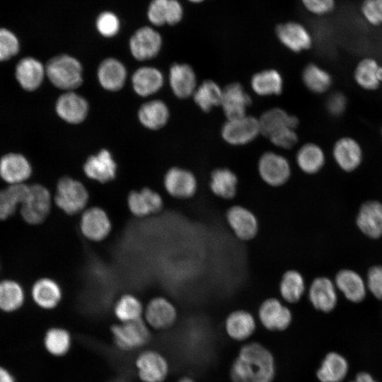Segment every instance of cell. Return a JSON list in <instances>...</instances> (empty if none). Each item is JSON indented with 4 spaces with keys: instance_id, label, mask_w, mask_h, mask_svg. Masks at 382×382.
I'll list each match as a JSON object with an SVG mask.
<instances>
[{
    "instance_id": "obj_1",
    "label": "cell",
    "mask_w": 382,
    "mask_h": 382,
    "mask_svg": "<svg viewBox=\"0 0 382 382\" xmlns=\"http://www.w3.org/2000/svg\"><path fill=\"white\" fill-rule=\"evenodd\" d=\"M233 382H272L274 359L268 349L257 342L243 346L230 371Z\"/></svg>"
},
{
    "instance_id": "obj_2",
    "label": "cell",
    "mask_w": 382,
    "mask_h": 382,
    "mask_svg": "<svg viewBox=\"0 0 382 382\" xmlns=\"http://www.w3.org/2000/svg\"><path fill=\"white\" fill-rule=\"evenodd\" d=\"M45 71L50 82L64 91H75L83 81L81 63L67 54L50 59L45 65Z\"/></svg>"
},
{
    "instance_id": "obj_3",
    "label": "cell",
    "mask_w": 382,
    "mask_h": 382,
    "mask_svg": "<svg viewBox=\"0 0 382 382\" xmlns=\"http://www.w3.org/2000/svg\"><path fill=\"white\" fill-rule=\"evenodd\" d=\"M54 200L59 208L66 214L73 215L85 208L88 200V192L80 181L64 176L57 183Z\"/></svg>"
},
{
    "instance_id": "obj_4",
    "label": "cell",
    "mask_w": 382,
    "mask_h": 382,
    "mask_svg": "<svg viewBox=\"0 0 382 382\" xmlns=\"http://www.w3.org/2000/svg\"><path fill=\"white\" fill-rule=\"evenodd\" d=\"M257 168L262 180L273 187L285 185L291 175V168L287 158L272 151H265L260 156Z\"/></svg>"
},
{
    "instance_id": "obj_5",
    "label": "cell",
    "mask_w": 382,
    "mask_h": 382,
    "mask_svg": "<svg viewBox=\"0 0 382 382\" xmlns=\"http://www.w3.org/2000/svg\"><path fill=\"white\" fill-rule=\"evenodd\" d=\"M261 134L259 120L251 115L226 120L221 129L223 140L231 146H243Z\"/></svg>"
},
{
    "instance_id": "obj_6",
    "label": "cell",
    "mask_w": 382,
    "mask_h": 382,
    "mask_svg": "<svg viewBox=\"0 0 382 382\" xmlns=\"http://www.w3.org/2000/svg\"><path fill=\"white\" fill-rule=\"evenodd\" d=\"M275 35L279 44L294 53L308 50L313 44V38L308 29L297 21L279 23L275 28Z\"/></svg>"
},
{
    "instance_id": "obj_7",
    "label": "cell",
    "mask_w": 382,
    "mask_h": 382,
    "mask_svg": "<svg viewBox=\"0 0 382 382\" xmlns=\"http://www.w3.org/2000/svg\"><path fill=\"white\" fill-rule=\"evenodd\" d=\"M163 45L161 34L149 26L137 29L131 36L129 47L132 57L137 61H146L156 57Z\"/></svg>"
},
{
    "instance_id": "obj_8",
    "label": "cell",
    "mask_w": 382,
    "mask_h": 382,
    "mask_svg": "<svg viewBox=\"0 0 382 382\" xmlns=\"http://www.w3.org/2000/svg\"><path fill=\"white\" fill-rule=\"evenodd\" d=\"M111 330L116 345L123 350L139 348L150 337L148 327L141 318L115 325Z\"/></svg>"
},
{
    "instance_id": "obj_9",
    "label": "cell",
    "mask_w": 382,
    "mask_h": 382,
    "mask_svg": "<svg viewBox=\"0 0 382 382\" xmlns=\"http://www.w3.org/2000/svg\"><path fill=\"white\" fill-rule=\"evenodd\" d=\"M51 208V195L42 185H30V192L21 206V215L29 224L41 223L48 215Z\"/></svg>"
},
{
    "instance_id": "obj_10",
    "label": "cell",
    "mask_w": 382,
    "mask_h": 382,
    "mask_svg": "<svg viewBox=\"0 0 382 382\" xmlns=\"http://www.w3.org/2000/svg\"><path fill=\"white\" fill-rule=\"evenodd\" d=\"M55 111L63 121L78 125L83 122L89 112L87 100L74 91H65L57 98Z\"/></svg>"
},
{
    "instance_id": "obj_11",
    "label": "cell",
    "mask_w": 382,
    "mask_h": 382,
    "mask_svg": "<svg viewBox=\"0 0 382 382\" xmlns=\"http://www.w3.org/2000/svg\"><path fill=\"white\" fill-rule=\"evenodd\" d=\"M258 317L262 325L272 331H282L292 321L290 309L276 298H268L259 307Z\"/></svg>"
},
{
    "instance_id": "obj_12",
    "label": "cell",
    "mask_w": 382,
    "mask_h": 382,
    "mask_svg": "<svg viewBox=\"0 0 382 382\" xmlns=\"http://www.w3.org/2000/svg\"><path fill=\"white\" fill-rule=\"evenodd\" d=\"M251 104V97L241 83L232 82L223 88L220 107L226 120L236 119L246 115L247 110Z\"/></svg>"
},
{
    "instance_id": "obj_13",
    "label": "cell",
    "mask_w": 382,
    "mask_h": 382,
    "mask_svg": "<svg viewBox=\"0 0 382 382\" xmlns=\"http://www.w3.org/2000/svg\"><path fill=\"white\" fill-rule=\"evenodd\" d=\"M166 190L173 197L187 199L197 190V180L192 172L181 167H172L167 170L163 179Z\"/></svg>"
},
{
    "instance_id": "obj_14",
    "label": "cell",
    "mask_w": 382,
    "mask_h": 382,
    "mask_svg": "<svg viewBox=\"0 0 382 382\" xmlns=\"http://www.w3.org/2000/svg\"><path fill=\"white\" fill-rule=\"evenodd\" d=\"M168 83L174 96L180 99L192 97L198 85L197 75L192 66L180 62L170 66Z\"/></svg>"
},
{
    "instance_id": "obj_15",
    "label": "cell",
    "mask_w": 382,
    "mask_h": 382,
    "mask_svg": "<svg viewBox=\"0 0 382 382\" xmlns=\"http://www.w3.org/2000/svg\"><path fill=\"white\" fill-rule=\"evenodd\" d=\"M117 163L111 152L103 149L88 156L83 164L85 175L91 180L101 183L110 182L116 176Z\"/></svg>"
},
{
    "instance_id": "obj_16",
    "label": "cell",
    "mask_w": 382,
    "mask_h": 382,
    "mask_svg": "<svg viewBox=\"0 0 382 382\" xmlns=\"http://www.w3.org/2000/svg\"><path fill=\"white\" fill-rule=\"evenodd\" d=\"M226 220L234 234L240 240L250 241L257 235V219L245 207L234 205L230 207L226 212Z\"/></svg>"
},
{
    "instance_id": "obj_17",
    "label": "cell",
    "mask_w": 382,
    "mask_h": 382,
    "mask_svg": "<svg viewBox=\"0 0 382 382\" xmlns=\"http://www.w3.org/2000/svg\"><path fill=\"white\" fill-rule=\"evenodd\" d=\"M80 229L86 238L100 241L109 235L111 222L103 209L93 207L83 212L80 221Z\"/></svg>"
},
{
    "instance_id": "obj_18",
    "label": "cell",
    "mask_w": 382,
    "mask_h": 382,
    "mask_svg": "<svg viewBox=\"0 0 382 382\" xmlns=\"http://www.w3.org/2000/svg\"><path fill=\"white\" fill-rule=\"evenodd\" d=\"M127 76L125 64L113 57L104 59L97 69V78L100 86L110 92L121 90L125 86Z\"/></svg>"
},
{
    "instance_id": "obj_19",
    "label": "cell",
    "mask_w": 382,
    "mask_h": 382,
    "mask_svg": "<svg viewBox=\"0 0 382 382\" xmlns=\"http://www.w3.org/2000/svg\"><path fill=\"white\" fill-rule=\"evenodd\" d=\"M136 366L140 378L144 382H161L168 371L166 359L154 351L141 353L137 359Z\"/></svg>"
},
{
    "instance_id": "obj_20",
    "label": "cell",
    "mask_w": 382,
    "mask_h": 382,
    "mask_svg": "<svg viewBox=\"0 0 382 382\" xmlns=\"http://www.w3.org/2000/svg\"><path fill=\"white\" fill-rule=\"evenodd\" d=\"M336 286L329 278L319 277L313 280L308 289V299L313 306L323 312H330L336 306Z\"/></svg>"
},
{
    "instance_id": "obj_21",
    "label": "cell",
    "mask_w": 382,
    "mask_h": 382,
    "mask_svg": "<svg viewBox=\"0 0 382 382\" xmlns=\"http://www.w3.org/2000/svg\"><path fill=\"white\" fill-rule=\"evenodd\" d=\"M333 158L338 166L346 172L357 169L362 161V149L359 144L348 137L338 139L332 149Z\"/></svg>"
},
{
    "instance_id": "obj_22",
    "label": "cell",
    "mask_w": 382,
    "mask_h": 382,
    "mask_svg": "<svg viewBox=\"0 0 382 382\" xmlns=\"http://www.w3.org/2000/svg\"><path fill=\"white\" fill-rule=\"evenodd\" d=\"M134 91L141 97H148L160 91L164 83L163 73L154 66L138 68L132 76Z\"/></svg>"
},
{
    "instance_id": "obj_23",
    "label": "cell",
    "mask_w": 382,
    "mask_h": 382,
    "mask_svg": "<svg viewBox=\"0 0 382 382\" xmlns=\"http://www.w3.org/2000/svg\"><path fill=\"white\" fill-rule=\"evenodd\" d=\"M357 225L359 230L371 238L382 236V204L378 201H368L360 207Z\"/></svg>"
},
{
    "instance_id": "obj_24",
    "label": "cell",
    "mask_w": 382,
    "mask_h": 382,
    "mask_svg": "<svg viewBox=\"0 0 382 382\" xmlns=\"http://www.w3.org/2000/svg\"><path fill=\"white\" fill-rule=\"evenodd\" d=\"M177 316L174 306L163 297L151 300L145 310L146 323L156 329L166 328L172 325Z\"/></svg>"
},
{
    "instance_id": "obj_25",
    "label": "cell",
    "mask_w": 382,
    "mask_h": 382,
    "mask_svg": "<svg viewBox=\"0 0 382 382\" xmlns=\"http://www.w3.org/2000/svg\"><path fill=\"white\" fill-rule=\"evenodd\" d=\"M130 212L137 216H144L159 212L163 207L160 195L149 187L132 191L127 197Z\"/></svg>"
},
{
    "instance_id": "obj_26",
    "label": "cell",
    "mask_w": 382,
    "mask_h": 382,
    "mask_svg": "<svg viewBox=\"0 0 382 382\" xmlns=\"http://www.w3.org/2000/svg\"><path fill=\"white\" fill-rule=\"evenodd\" d=\"M32 173V168L27 158L21 154L11 153L0 160V175L11 184L21 183Z\"/></svg>"
},
{
    "instance_id": "obj_27",
    "label": "cell",
    "mask_w": 382,
    "mask_h": 382,
    "mask_svg": "<svg viewBox=\"0 0 382 382\" xmlns=\"http://www.w3.org/2000/svg\"><path fill=\"white\" fill-rule=\"evenodd\" d=\"M45 75V66L33 57L23 58L16 67L17 81L23 89L28 91L38 88Z\"/></svg>"
},
{
    "instance_id": "obj_28",
    "label": "cell",
    "mask_w": 382,
    "mask_h": 382,
    "mask_svg": "<svg viewBox=\"0 0 382 382\" xmlns=\"http://www.w3.org/2000/svg\"><path fill=\"white\" fill-rule=\"evenodd\" d=\"M250 85L253 93L259 96H275L282 93L284 79L277 70L266 69L254 74Z\"/></svg>"
},
{
    "instance_id": "obj_29",
    "label": "cell",
    "mask_w": 382,
    "mask_h": 382,
    "mask_svg": "<svg viewBox=\"0 0 382 382\" xmlns=\"http://www.w3.org/2000/svg\"><path fill=\"white\" fill-rule=\"evenodd\" d=\"M138 120L146 129L158 130L168 122L170 110L167 104L158 99L143 103L138 110Z\"/></svg>"
},
{
    "instance_id": "obj_30",
    "label": "cell",
    "mask_w": 382,
    "mask_h": 382,
    "mask_svg": "<svg viewBox=\"0 0 382 382\" xmlns=\"http://www.w3.org/2000/svg\"><path fill=\"white\" fill-rule=\"evenodd\" d=\"M335 284L349 301H361L366 296V286L362 277L352 270H342L337 272Z\"/></svg>"
},
{
    "instance_id": "obj_31",
    "label": "cell",
    "mask_w": 382,
    "mask_h": 382,
    "mask_svg": "<svg viewBox=\"0 0 382 382\" xmlns=\"http://www.w3.org/2000/svg\"><path fill=\"white\" fill-rule=\"evenodd\" d=\"M261 134L268 137L273 132L286 127L296 129L299 119L280 108L267 110L258 118Z\"/></svg>"
},
{
    "instance_id": "obj_32",
    "label": "cell",
    "mask_w": 382,
    "mask_h": 382,
    "mask_svg": "<svg viewBox=\"0 0 382 382\" xmlns=\"http://www.w3.org/2000/svg\"><path fill=\"white\" fill-rule=\"evenodd\" d=\"M256 323L253 315L244 310L231 312L225 321L228 335L238 341L249 338L255 332Z\"/></svg>"
},
{
    "instance_id": "obj_33",
    "label": "cell",
    "mask_w": 382,
    "mask_h": 382,
    "mask_svg": "<svg viewBox=\"0 0 382 382\" xmlns=\"http://www.w3.org/2000/svg\"><path fill=\"white\" fill-rule=\"evenodd\" d=\"M238 180L236 173L228 168H217L210 175L209 187L216 196L230 199L237 192Z\"/></svg>"
},
{
    "instance_id": "obj_34",
    "label": "cell",
    "mask_w": 382,
    "mask_h": 382,
    "mask_svg": "<svg viewBox=\"0 0 382 382\" xmlns=\"http://www.w3.org/2000/svg\"><path fill=\"white\" fill-rule=\"evenodd\" d=\"M325 162V156L320 146L314 143L302 145L296 154V163L299 169L308 175L319 172Z\"/></svg>"
},
{
    "instance_id": "obj_35",
    "label": "cell",
    "mask_w": 382,
    "mask_h": 382,
    "mask_svg": "<svg viewBox=\"0 0 382 382\" xmlns=\"http://www.w3.org/2000/svg\"><path fill=\"white\" fill-rule=\"evenodd\" d=\"M223 88L216 81L206 79L198 84L192 98L195 105L203 112H209L221 105Z\"/></svg>"
},
{
    "instance_id": "obj_36",
    "label": "cell",
    "mask_w": 382,
    "mask_h": 382,
    "mask_svg": "<svg viewBox=\"0 0 382 382\" xmlns=\"http://www.w3.org/2000/svg\"><path fill=\"white\" fill-rule=\"evenodd\" d=\"M32 296L35 303L43 308H53L61 300L62 290L54 280L42 278L37 280L32 288Z\"/></svg>"
},
{
    "instance_id": "obj_37",
    "label": "cell",
    "mask_w": 382,
    "mask_h": 382,
    "mask_svg": "<svg viewBox=\"0 0 382 382\" xmlns=\"http://www.w3.org/2000/svg\"><path fill=\"white\" fill-rule=\"evenodd\" d=\"M354 76L357 83L362 88L376 90L382 82V66L374 59H364L357 64Z\"/></svg>"
},
{
    "instance_id": "obj_38",
    "label": "cell",
    "mask_w": 382,
    "mask_h": 382,
    "mask_svg": "<svg viewBox=\"0 0 382 382\" xmlns=\"http://www.w3.org/2000/svg\"><path fill=\"white\" fill-rule=\"evenodd\" d=\"M30 192V185L23 183L11 184L0 190V219H6L15 212L17 204L26 200Z\"/></svg>"
},
{
    "instance_id": "obj_39",
    "label": "cell",
    "mask_w": 382,
    "mask_h": 382,
    "mask_svg": "<svg viewBox=\"0 0 382 382\" xmlns=\"http://www.w3.org/2000/svg\"><path fill=\"white\" fill-rule=\"evenodd\" d=\"M347 371L348 364L345 359L337 353L331 352L322 361L317 377L321 382H340Z\"/></svg>"
},
{
    "instance_id": "obj_40",
    "label": "cell",
    "mask_w": 382,
    "mask_h": 382,
    "mask_svg": "<svg viewBox=\"0 0 382 382\" xmlns=\"http://www.w3.org/2000/svg\"><path fill=\"white\" fill-rule=\"evenodd\" d=\"M279 288V294L285 301L295 303L301 299L305 291L304 278L297 270H286L282 276Z\"/></svg>"
},
{
    "instance_id": "obj_41",
    "label": "cell",
    "mask_w": 382,
    "mask_h": 382,
    "mask_svg": "<svg viewBox=\"0 0 382 382\" xmlns=\"http://www.w3.org/2000/svg\"><path fill=\"white\" fill-rule=\"evenodd\" d=\"M301 79L310 91L318 94L326 92L332 84L330 74L314 63L308 64L303 68Z\"/></svg>"
},
{
    "instance_id": "obj_42",
    "label": "cell",
    "mask_w": 382,
    "mask_h": 382,
    "mask_svg": "<svg viewBox=\"0 0 382 382\" xmlns=\"http://www.w3.org/2000/svg\"><path fill=\"white\" fill-rule=\"evenodd\" d=\"M24 294L21 286L12 280L0 282V308L11 311L19 308L23 302Z\"/></svg>"
},
{
    "instance_id": "obj_43",
    "label": "cell",
    "mask_w": 382,
    "mask_h": 382,
    "mask_svg": "<svg viewBox=\"0 0 382 382\" xmlns=\"http://www.w3.org/2000/svg\"><path fill=\"white\" fill-rule=\"evenodd\" d=\"M142 312L141 303L137 298L129 294L121 296L115 306V314L122 323L141 318Z\"/></svg>"
},
{
    "instance_id": "obj_44",
    "label": "cell",
    "mask_w": 382,
    "mask_h": 382,
    "mask_svg": "<svg viewBox=\"0 0 382 382\" xmlns=\"http://www.w3.org/2000/svg\"><path fill=\"white\" fill-rule=\"evenodd\" d=\"M45 345L51 354L57 356L63 355L70 347V335L66 330L52 328L45 335Z\"/></svg>"
},
{
    "instance_id": "obj_45",
    "label": "cell",
    "mask_w": 382,
    "mask_h": 382,
    "mask_svg": "<svg viewBox=\"0 0 382 382\" xmlns=\"http://www.w3.org/2000/svg\"><path fill=\"white\" fill-rule=\"evenodd\" d=\"M96 28L103 37H112L120 31V21L115 13L105 11L98 16L96 21Z\"/></svg>"
},
{
    "instance_id": "obj_46",
    "label": "cell",
    "mask_w": 382,
    "mask_h": 382,
    "mask_svg": "<svg viewBox=\"0 0 382 382\" xmlns=\"http://www.w3.org/2000/svg\"><path fill=\"white\" fill-rule=\"evenodd\" d=\"M296 129L291 127H286L273 132L267 139L276 147L289 150L298 142L299 137Z\"/></svg>"
},
{
    "instance_id": "obj_47",
    "label": "cell",
    "mask_w": 382,
    "mask_h": 382,
    "mask_svg": "<svg viewBox=\"0 0 382 382\" xmlns=\"http://www.w3.org/2000/svg\"><path fill=\"white\" fill-rule=\"evenodd\" d=\"M18 50L19 42L16 36L10 30L0 28V61L9 59Z\"/></svg>"
},
{
    "instance_id": "obj_48",
    "label": "cell",
    "mask_w": 382,
    "mask_h": 382,
    "mask_svg": "<svg viewBox=\"0 0 382 382\" xmlns=\"http://www.w3.org/2000/svg\"><path fill=\"white\" fill-rule=\"evenodd\" d=\"M168 0H151L147 9L149 22L156 26L166 24Z\"/></svg>"
},
{
    "instance_id": "obj_49",
    "label": "cell",
    "mask_w": 382,
    "mask_h": 382,
    "mask_svg": "<svg viewBox=\"0 0 382 382\" xmlns=\"http://www.w3.org/2000/svg\"><path fill=\"white\" fill-rule=\"evenodd\" d=\"M361 11L370 24L382 25V0H364Z\"/></svg>"
},
{
    "instance_id": "obj_50",
    "label": "cell",
    "mask_w": 382,
    "mask_h": 382,
    "mask_svg": "<svg viewBox=\"0 0 382 382\" xmlns=\"http://www.w3.org/2000/svg\"><path fill=\"white\" fill-rule=\"evenodd\" d=\"M366 286L376 298L382 300V266H374L369 269Z\"/></svg>"
},
{
    "instance_id": "obj_51",
    "label": "cell",
    "mask_w": 382,
    "mask_h": 382,
    "mask_svg": "<svg viewBox=\"0 0 382 382\" xmlns=\"http://www.w3.org/2000/svg\"><path fill=\"white\" fill-rule=\"evenodd\" d=\"M304 9L316 16L330 13L335 7V0H301Z\"/></svg>"
},
{
    "instance_id": "obj_52",
    "label": "cell",
    "mask_w": 382,
    "mask_h": 382,
    "mask_svg": "<svg viewBox=\"0 0 382 382\" xmlns=\"http://www.w3.org/2000/svg\"><path fill=\"white\" fill-rule=\"evenodd\" d=\"M345 96L339 92L331 94L326 101L328 111L334 116H340L345 110L347 106Z\"/></svg>"
},
{
    "instance_id": "obj_53",
    "label": "cell",
    "mask_w": 382,
    "mask_h": 382,
    "mask_svg": "<svg viewBox=\"0 0 382 382\" xmlns=\"http://www.w3.org/2000/svg\"><path fill=\"white\" fill-rule=\"evenodd\" d=\"M351 382H376L366 373H361L357 375L355 380Z\"/></svg>"
},
{
    "instance_id": "obj_54",
    "label": "cell",
    "mask_w": 382,
    "mask_h": 382,
    "mask_svg": "<svg viewBox=\"0 0 382 382\" xmlns=\"http://www.w3.org/2000/svg\"><path fill=\"white\" fill-rule=\"evenodd\" d=\"M0 382H14L9 373L1 367H0Z\"/></svg>"
},
{
    "instance_id": "obj_55",
    "label": "cell",
    "mask_w": 382,
    "mask_h": 382,
    "mask_svg": "<svg viewBox=\"0 0 382 382\" xmlns=\"http://www.w3.org/2000/svg\"><path fill=\"white\" fill-rule=\"evenodd\" d=\"M187 2L192 4H199L204 2L205 0H185Z\"/></svg>"
},
{
    "instance_id": "obj_56",
    "label": "cell",
    "mask_w": 382,
    "mask_h": 382,
    "mask_svg": "<svg viewBox=\"0 0 382 382\" xmlns=\"http://www.w3.org/2000/svg\"><path fill=\"white\" fill-rule=\"evenodd\" d=\"M178 382H195L193 380H192L190 378H183L181 380H180Z\"/></svg>"
},
{
    "instance_id": "obj_57",
    "label": "cell",
    "mask_w": 382,
    "mask_h": 382,
    "mask_svg": "<svg viewBox=\"0 0 382 382\" xmlns=\"http://www.w3.org/2000/svg\"><path fill=\"white\" fill-rule=\"evenodd\" d=\"M381 133H382V132H381Z\"/></svg>"
}]
</instances>
